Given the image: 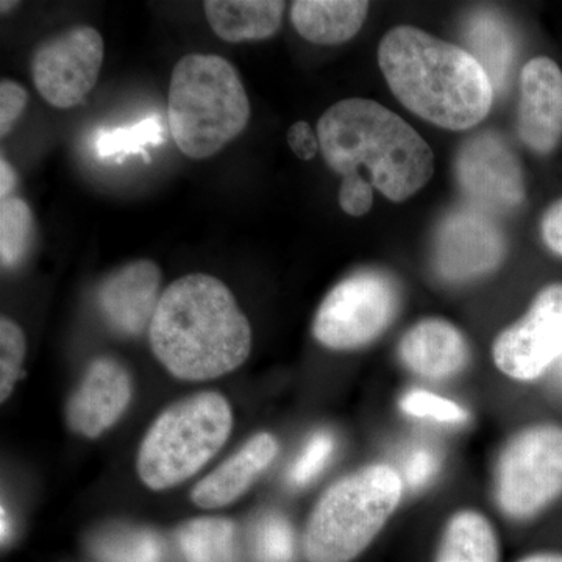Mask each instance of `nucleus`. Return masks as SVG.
Here are the masks:
<instances>
[{
	"label": "nucleus",
	"instance_id": "a211bd4d",
	"mask_svg": "<svg viewBox=\"0 0 562 562\" xmlns=\"http://www.w3.org/2000/svg\"><path fill=\"white\" fill-rule=\"evenodd\" d=\"M368 13L369 3L358 0H297L291 7V21L302 38L335 46L353 38Z\"/></svg>",
	"mask_w": 562,
	"mask_h": 562
},
{
	"label": "nucleus",
	"instance_id": "c85d7f7f",
	"mask_svg": "<svg viewBox=\"0 0 562 562\" xmlns=\"http://www.w3.org/2000/svg\"><path fill=\"white\" fill-rule=\"evenodd\" d=\"M335 447L336 442L331 432L317 431L316 435H313L291 468L290 482L295 486H305L313 482L330 461Z\"/></svg>",
	"mask_w": 562,
	"mask_h": 562
},
{
	"label": "nucleus",
	"instance_id": "c9c22d12",
	"mask_svg": "<svg viewBox=\"0 0 562 562\" xmlns=\"http://www.w3.org/2000/svg\"><path fill=\"white\" fill-rule=\"evenodd\" d=\"M519 562H562V554L560 553H538L531 557L524 558Z\"/></svg>",
	"mask_w": 562,
	"mask_h": 562
},
{
	"label": "nucleus",
	"instance_id": "cd10ccee",
	"mask_svg": "<svg viewBox=\"0 0 562 562\" xmlns=\"http://www.w3.org/2000/svg\"><path fill=\"white\" fill-rule=\"evenodd\" d=\"M401 408L409 416L443 422V424H462L469 417L468 412L458 403L424 390L406 392L402 397Z\"/></svg>",
	"mask_w": 562,
	"mask_h": 562
},
{
	"label": "nucleus",
	"instance_id": "e433bc0d",
	"mask_svg": "<svg viewBox=\"0 0 562 562\" xmlns=\"http://www.w3.org/2000/svg\"><path fill=\"white\" fill-rule=\"evenodd\" d=\"M11 531L10 517L7 514L5 506H2V542H5L9 539Z\"/></svg>",
	"mask_w": 562,
	"mask_h": 562
},
{
	"label": "nucleus",
	"instance_id": "2f4dec72",
	"mask_svg": "<svg viewBox=\"0 0 562 562\" xmlns=\"http://www.w3.org/2000/svg\"><path fill=\"white\" fill-rule=\"evenodd\" d=\"M371 181L366 180L361 173L344 177L339 190L341 209L350 216H364L372 209L373 191Z\"/></svg>",
	"mask_w": 562,
	"mask_h": 562
},
{
	"label": "nucleus",
	"instance_id": "f3484780",
	"mask_svg": "<svg viewBox=\"0 0 562 562\" xmlns=\"http://www.w3.org/2000/svg\"><path fill=\"white\" fill-rule=\"evenodd\" d=\"M277 453L279 442L272 435L261 432L254 436L192 490V502L206 509L231 505L260 479L276 460Z\"/></svg>",
	"mask_w": 562,
	"mask_h": 562
},
{
	"label": "nucleus",
	"instance_id": "6e6552de",
	"mask_svg": "<svg viewBox=\"0 0 562 562\" xmlns=\"http://www.w3.org/2000/svg\"><path fill=\"white\" fill-rule=\"evenodd\" d=\"M398 291L382 272L360 271L339 281L314 317V338L333 350H355L372 342L394 321Z\"/></svg>",
	"mask_w": 562,
	"mask_h": 562
},
{
	"label": "nucleus",
	"instance_id": "1a4fd4ad",
	"mask_svg": "<svg viewBox=\"0 0 562 562\" xmlns=\"http://www.w3.org/2000/svg\"><path fill=\"white\" fill-rule=\"evenodd\" d=\"M103 52L101 33L87 25L44 41L32 60V79L41 98L55 109L80 105L98 83Z\"/></svg>",
	"mask_w": 562,
	"mask_h": 562
},
{
	"label": "nucleus",
	"instance_id": "2eb2a0df",
	"mask_svg": "<svg viewBox=\"0 0 562 562\" xmlns=\"http://www.w3.org/2000/svg\"><path fill=\"white\" fill-rule=\"evenodd\" d=\"M131 373L111 358L92 361L68 403V424L87 438H98L121 419L132 401Z\"/></svg>",
	"mask_w": 562,
	"mask_h": 562
},
{
	"label": "nucleus",
	"instance_id": "b1692460",
	"mask_svg": "<svg viewBox=\"0 0 562 562\" xmlns=\"http://www.w3.org/2000/svg\"><path fill=\"white\" fill-rule=\"evenodd\" d=\"M92 552L105 562H160L162 543L144 528L116 527L95 536Z\"/></svg>",
	"mask_w": 562,
	"mask_h": 562
},
{
	"label": "nucleus",
	"instance_id": "dca6fc26",
	"mask_svg": "<svg viewBox=\"0 0 562 562\" xmlns=\"http://www.w3.org/2000/svg\"><path fill=\"white\" fill-rule=\"evenodd\" d=\"M398 353L409 371L430 380L450 379L469 361L464 336L442 319L417 322L403 336Z\"/></svg>",
	"mask_w": 562,
	"mask_h": 562
},
{
	"label": "nucleus",
	"instance_id": "7ed1b4c3",
	"mask_svg": "<svg viewBox=\"0 0 562 562\" xmlns=\"http://www.w3.org/2000/svg\"><path fill=\"white\" fill-rule=\"evenodd\" d=\"M321 151L339 176L366 168L375 190L392 202L420 191L435 173L427 140L394 111L371 99L335 103L317 122Z\"/></svg>",
	"mask_w": 562,
	"mask_h": 562
},
{
	"label": "nucleus",
	"instance_id": "f8f14e48",
	"mask_svg": "<svg viewBox=\"0 0 562 562\" xmlns=\"http://www.w3.org/2000/svg\"><path fill=\"white\" fill-rule=\"evenodd\" d=\"M505 254V238L490 214L468 206L442 221L435 241V268L442 279L469 281L495 271Z\"/></svg>",
	"mask_w": 562,
	"mask_h": 562
},
{
	"label": "nucleus",
	"instance_id": "6ab92c4d",
	"mask_svg": "<svg viewBox=\"0 0 562 562\" xmlns=\"http://www.w3.org/2000/svg\"><path fill=\"white\" fill-rule=\"evenodd\" d=\"M284 7L279 0H209L203 9L213 32L236 44L276 35L283 24Z\"/></svg>",
	"mask_w": 562,
	"mask_h": 562
},
{
	"label": "nucleus",
	"instance_id": "393cba45",
	"mask_svg": "<svg viewBox=\"0 0 562 562\" xmlns=\"http://www.w3.org/2000/svg\"><path fill=\"white\" fill-rule=\"evenodd\" d=\"M33 241V214L27 202L10 198L0 202V262L3 269L20 266Z\"/></svg>",
	"mask_w": 562,
	"mask_h": 562
},
{
	"label": "nucleus",
	"instance_id": "f257e3e1",
	"mask_svg": "<svg viewBox=\"0 0 562 562\" xmlns=\"http://www.w3.org/2000/svg\"><path fill=\"white\" fill-rule=\"evenodd\" d=\"M149 338L157 360L187 382L220 379L251 350L250 324L235 295L205 273L181 277L162 292Z\"/></svg>",
	"mask_w": 562,
	"mask_h": 562
},
{
	"label": "nucleus",
	"instance_id": "7c9ffc66",
	"mask_svg": "<svg viewBox=\"0 0 562 562\" xmlns=\"http://www.w3.org/2000/svg\"><path fill=\"white\" fill-rule=\"evenodd\" d=\"M29 102V92L13 80L0 83V136L7 138L21 120Z\"/></svg>",
	"mask_w": 562,
	"mask_h": 562
},
{
	"label": "nucleus",
	"instance_id": "9b49d317",
	"mask_svg": "<svg viewBox=\"0 0 562 562\" xmlns=\"http://www.w3.org/2000/svg\"><path fill=\"white\" fill-rule=\"evenodd\" d=\"M454 172L471 206L490 216L512 213L525 201L520 162L497 133H480L465 140L458 151Z\"/></svg>",
	"mask_w": 562,
	"mask_h": 562
},
{
	"label": "nucleus",
	"instance_id": "4468645a",
	"mask_svg": "<svg viewBox=\"0 0 562 562\" xmlns=\"http://www.w3.org/2000/svg\"><path fill=\"white\" fill-rule=\"evenodd\" d=\"M161 271L154 261L138 260L111 272L98 292L103 319L122 336L150 330L160 303Z\"/></svg>",
	"mask_w": 562,
	"mask_h": 562
},
{
	"label": "nucleus",
	"instance_id": "f03ea898",
	"mask_svg": "<svg viewBox=\"0 0 562 562\" xmlns=\"http://www.w3.org/2000/svg\"><path fill=\"white\" fill-rule=\"evenodd\" d=\"M379 63L397 101L438 127L468 131L490 114L492 81L457 44L402 25L384 35Z\"/></svg>",
	"mask_w": 562,
	"mask_h": 562
},
{
	"label": "nucleus",
	"instance_id": "58836bf2",
	"mask_svg": "<svg viewBox=\"0 0 562 562\" xmlns=\"http://www.w3.org/2000/svg\"><path fill=\"white\" fill-rule=\"evenodd\" d=\"M14 7H18V2H5V0H3V2L0 3V10H2V13H7V11L14 9Z\"/></svg>",
	"mask_w": 562,
	"mask_h": 562
},
{
	"label": "nucleus",
	"instance_id": "9d476101",
	"mask_svg": "<svg viewBox=\"0 0 562 562\" xmlns=\"http://www.w3.org/2000/svg\"><path fill=\"white\" fill-rule=\"evenodd\" d=\"M492 357L505 375L530 382L562 357V284L543 288L522 319L506 328L492 346Z\"/></svg>",
	"mask_w": 562,
	"mask_h": 562
},
{
	"label": "nucleus",
	"instance_id": "bb28decb",
	"mask_svg": "<svg viewBox=\"0 0 562 562\" xmlns=\"http://www.w3.org/2000/svg\"><path fill=\"white\" fill-rule=\"evenodd\" d=\"M27 341L20 325L9 317L0 321V401L5 402L21 376Z\"/></svg>",
	"mask_w": 562,
	"mask_h": 562
},
{
	"label": "nucleus",
	"instance_id": "0eeeda50",
	"mask_svg": "<svg viewBox=\"0 0 562 562\" xmlns=\"http://www.w3.org/2000/svg\"><path fill=\"white\" fill-rule=\"evenodd\" d=\"M495 495L513 519H530L561 497V427L539 424L514 436L498 458Z\"/></svg>",
	"mask_w": 562,
	"mask_h": 562
},
{
	"label": "nucleus",
	"instance_id": "4c0bfd02",
	"mask_svg": "<svg viewBox=\"0 0 562 562\" xmlns=\"http://www.w3.org/2000/svg\"><path fill=\"white\" fill-rule=\"evenodd\" d=\"M553 375L557 383H560L562 386V357L557 361V364L553 366Z\"/></svg>",
	"mask_w": 562,
	"mask_h": 562
},
{
	"label": "nucleus",
	"instance_id": "423d86ee",
	"mask_svg": "<svg viewBox=\"0 0 562 562\" xmlns=\"http://www.w3.org/2000/svg\"><path fill=\"white\" fill-rule=\"evenodd\" d=\"M233 414L217 392L184 398L160 414L140 443L139 479L154 491L187 482L231 436Z\"/></svg>",
	"mask_w": 562,
	"mask_h": 562
},
{
	"label": "nucleus",
	"instance_id": "72a5a7b5",
	"mask_svg": "<svg viewBox=\"0 0 562 562\" xmlns=\"http://www.w3.org/2000/svg\"><path fill=\"white\" fill-rule=\"evenodd\" d=\"M541 233L546 246L562 258V199L543 214Z\"/></svg>",
	"mask_w": 562,
	"mask_h": 562
},
{
	"label": "nucleus",
	"instance_id": "aec40b11",
	"mask_svg": "<svg viewBox=\"0 0 562 562\" xmlns=\"http://www.w3.org/2000/svg\"><path fill=\"white\" fill-rule=\"evenodd\" d=\"M464 40L468 43L465 50L486 70L494 90L502 91L514 60V41L508 24L492 11H479L465 22Z\"/></svg>",
	"mask_w": 562,
	"mask_h": 562
},
{
	"label": "nucleus",
	"instance_id": "473e14b6",
	"mask_svg": "<svg viewBox=\"0 0 562 562\" xmlns=\"http://www.w3.org/2000/svg\"><path fill=\"white\" fill-rule=\"evenodd\" d=\"M288 144H290L292 154L303 161H312L321 149L319 136L305 121H299L291 125L288 131Z\"/></svg>",
	"mask_w": 562,
	"mask_h": 562
},
{
	"label": "nucleus",
	"instance_id": "39448f33",
	"mask_svg": "<svg viewBox=\"0 0 562 562\" xmlns=\"http://www.w3.org/2000/svg\"><path fill=\"white\" fill-rule=\"evenodd\" d=\"M401 473L387 464L366 465L328 487L314 506L303 553L308 562H350L360 557L401 502Z\"/></svg>",
	"mask_w": 562,
	"mask_h": 562
},
{
	"label": "nucleus",
	"instance_id": "ddd939ff",
	"mask_svg": "<svg viewBox=\"0 0 562 562\" xmlns=\"http://www.w3.org/2000/svg\"><path fill=\"white\" fill-rule=\"evenodd\" d=\"M517 133L536 154H552L562 140V70L549 57H536L520 74Z\"/></svg>",
	"mask_w": 562,
	"mask_h": 562
},
{
	"label": "nucleus",
	"instance_id": "f704fd0d",
	"mask_svg": "<svg viewBox=\"0 0 562 562\" xmlns=\"http://www.w3.org/2000/svg\"><path fill=\"white\" fill-rule=\"evenodd\" d=\"M18 187V173L14 171L13 166L10 165L5 158H0V199L13 198V191Z\"/></svg>",
	"mask_w": 562,
	"mask_h": 562
},
{
	"label": "nucleus",
	"instance_id": "a878e982",
	"mask_svg": "<svg viewBox=\"0 0 562 562\" xmlns=\"http://www.w3.org/2000/svg\"><path fill=\"white\" fill-rule=\"evenodd\" d=\"M294 532L280 514L269 513L258 520L251 535V550L257 562H291L294 558Z\"/></svg>",
	"mask_w": 562,
	"mask_h": 562
},
{
	"label": "nucleus",
	"instance_id": "20e7f679",
	"mask_svg": "<svg viewBox=\"0 0 562 562\" xmlns=\"http://www.w3.org/2000/svg\"><path fill=\"white\" fill-rule=\"evenodd\" d=\"M169 132L181 154L205 160L238 138L250 120L241 77L220 55L191 54L172 70Z\"/></svg>",
	"mask_w": 562,
	"mask_h": 562
},
{
	"label": "nucleus",
	"instance_id": "4be33fe9",
	"mask_svg": "<svg viewBox=\"0 0 562 562\" xmlns=\"http://www.w3.org/2000/svg\"><path fill=\"white\" fill-rule=\"evenodd\" d=\"M177 543L187 562H235V525L203 517L181 525Z\"/></svg>",
	"mask_w": 562,
	"mask_h": 562
},
{
	"label": "nucleus",
	"instance_id": "c756f323",
	"mask_svg": "<svg viewBox=\"0 0 562 562\" xmlns=\"http://www.w3.org/2000/svg\"><path fill=\"white\" fill-rule=\"evenodd\" d=\"M441 468L439 454L430 446H416L406 453L403 461V476L409 490L416 491L427 486Z\"/></svg>",
	"mask_w": 562,
	"mask_h": 562
},
{
	"label": "nucleus",
	"instance_id": "412c9836",
	"mask_svg": "<svg viewBox=\"0 0 562 562\" xmlns=\"http://www.w3.org/2000/svg\"><path fill=\"white\" fill-rule=\"evenodd\" d=\"M436 562H498V543L486 517L475 512L454 514L443 531Z\"/></svg>",
	"mask_w": 562,
	"mask_h": 562
},
{
	"label": "nucleus",
	"instance_id": "5701e85b",
	"mask_svg": "<svg viewBox=\"0 0 562 562\" xmlns=\"http://www.w3.org/2000/svg\"><path fill=\"white\" fill-rule=\"evenodd\" d=\"M165 139L160 117L149 116L127 127L102 128L92 138V149L99 160L120 162L139 155L149 161L147 149L160 146Z\"/></svg>",
	"mask_w": 562,
	"mask_h": 562
}]
</instances>
